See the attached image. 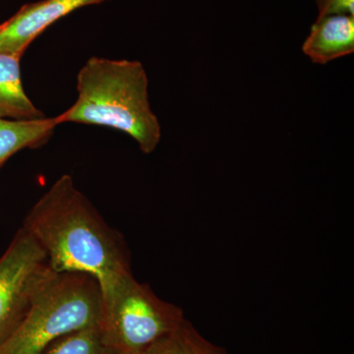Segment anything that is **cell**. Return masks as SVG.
Listing matches in <instances>:
<instances>
[{
  "label": "cell",
  "mask_w": 354,
  "mask_h": 354,
  "mask_svg": "<svg viewBox=\"0 0 354 354\" xmlns=\"http://www.w3.org/2000/svg\"><path fill=\"white\" fill-rule=\"evenodd\" d=\"M57 272H84L100 286L131 272L122 235L104 221L73 178L64 174L39 198L23 221Z\"/></svg>",
  "instance_id": "1"
},
{
  "label": "cell",
  "mask_w": 354,
  "mask_h": 354,
  "mask_svg": "<svg viewBox=\"0 0 354 354\" xmlns=\"http://www.w3.org/2000/svg\"><path fill=\"white\" fill-rule=\"evenodd\" d=\"M148 88L141 62L93 57L77 75L75 104L55 118L58 125L73 122L118 130L149 155L160 144L162 127L151 108Z\"/></svg>",
  "instance_id": "2"
},
{
  "label": "cell",
  "mask_w": 354,
  "mask_h": 354,
  "mask_svg": "<svg viewBox=\"0 0 354 354\" xmlns=\"http://www.w3.org/2000/svg\"><path fill=\"white\" fill-rule=\"evenodd\" d=\"M97 279L84 272H51L34 298L29 313L0 354H41L59 337L102 323Z\"/></svg>",
  "instance_id": "3"
},
{
  "label": "cell",
  "mask_w": 354,
  "mask_h": 354,
  "mask_svg": "<svg viewBox=\"0 0 354 354\" xmlns=\"http://www.w3.org/2000/svg\"><path fill=\"white\" fill-rule=\"evenodd\" d=\"M102 326L111 341L127 354H142L185 317L183 309L160 299L132 272L101 286Z\"/></svg>",
  "instance_id": "4"
},
{
  "label": "cell",
  "mask_w": 354,
  "mask_h": 354,
  "mask_svg": "<svg viewBox=\"0 0 354 354\" xmlns=\"http://www.w3.org/2000/svg\"><path fill=\"white\" fill-rule=\"evenodd\" d=\"M53 272L48 256L24 227L0 257V348L17 332Z\"/></svg>",
  "instance_id": "5"
},
{
  "label": "cell",
  "mask_w": 354,
  "mask_h": 354,
  "mask_svg": "<svg viewBox=\"0 0 354 354\" xmlns=\"http://www.w3.org/2000/svg\"><path fill=\"white\" fill-rule=\"evenodd\" d=\"M106 1L109 0H41L25 4L0 24V53L22 57L32 41L58 20Z\"/></svg>",
  "instance_id": "6"
},
{
  "label": "cell",
  "mask_w": 354,
  "mask_h": 354,
  "mask_svg": "<svg viewBox=\"0 0 354 354\" xmlns=\"http://www.w3.org/2000/svg\"><path fill=\"white\" fill-rule=\"evenodd\" d=\"M302 51L313 64H327L354 53V16L317 18Z\"/></svg>",
  "instance_id": "7"
},
{
  "label": "cell",
  "mask_w": 354,
  "mask_h": 354,
  "mask_svg": "<svg viewBox=\"0 0 354 354\" xmlns=\"http://www.w3.org/2000/svg\"><path fill=\"white\" fill-rule=\"evenodd\" d=\"M21 57L0 53V120H37L46 118L26 94Z\"/></svg>",
  "instance_id": "8"
},
{
  "label": "cell",
  "mask_w": 354,
  "mask_h": 354,
  "mask_svg": "<svg viewBox=\"0 0 354 354\" xmlns=\"http://www.w3.org/2000/svg\"><path fill=\"white\" fill-rule=\"evenodd\" d=\"M57 127L55 116L37 120H0V169L20 151L35 150L48 143Z\"/></svg>",
  "instance_id": "9"
},
{
  "label": "cell",
  "mask_w": 354,
  "mask_h": 354,
  "mask_svg": "<svg viewBox=\"0 0 354 354\" xmlns=\"http://www.w3.org/2000/svg\"><path fill=\"white\" fill-rule=\"evenodd\" d=\"M41 354H127L106 335L102 323L74 330L51 342Z\"/></svg>",
  "instance_id": "10"
},
{
  "label": "cell",
  "mask_w": 354,
  "mask_h": 354,
  "mask_svg": "<svg viewBox=\"0 0 354 354\" xmlns=\"http://www.w3.org/2000/svg\"><path fill=\"white\" fill-rule=\"evenodd\" d=\"M142 354H227L221 346L205 339L196 328L184 319Z\"/></svg>",
  "instance_id": "11"
},
{
  "label": "cell",
  "mask_w": 354,
  "mask_h": 354,
  "mask_svg": "<svg viewBox=\"0 0 354 354\" xmlns=\"http://www.w3.org/2000/svg\"><path fill=\"white\" fill-rule=\"evenodd\" d=\"M318 18L330 15L354 16V0H316Z\"/></svg>",
  "instance_id": "12"
}]
</instances>
